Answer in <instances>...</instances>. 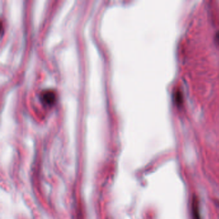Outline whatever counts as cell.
Segmentation results:
<instances>
[{
	"label": "cell",
	"mask_w": 219,
	"mask_h": 219,
	"mask_svg": "<svg viewBox=\"0 0 219 219\" xmlns=\"http://www.w3.org/2000/svg\"><path fill=\"white\" fill-rule=\"evenodd\" d=\"M42 99L44 103L51 105L55 101V94L51 90H46L42 93Z\"/></svg>",
	"instance_id": "obj_1"
},
{
	"label": "cell",
	"mask_w": 219,
	"mask_h": 219,
	"mask_svg": "<svg viewBox=\"0 0 219 219\" xmlns=\"http://www.w3.org/2000/svg\"><path fill=\"white\" fill-rule=\"evenodd\" d=\"M215 39H216L217 43H218V44L219 45V31H218V32L217 33V34H216Z\"/></svg>",
	"instance_id": "obj_3"
},
{
	"label": "cell",
	"mask_w": 219,
	"mask_h": 219,
	"mask_svg": "<svg viewBox=\"0 0 219 219\" xmlns=\"http://www.w3.org/2000/svg\"><path fill=\"white\" fill-rule=\"evenodd\" d=\"M197 210H199V206L197 203V200H194L193 203V213L195 219H199V211H197Z\"/></svg>",
	"instance_id": "obj_2"
}]
</instances>
